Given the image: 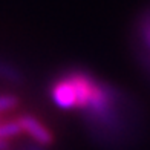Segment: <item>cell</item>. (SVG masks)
Returning <instances> with one entry per match:
<instances>
[{"label": "cell", "instance_id": "1", "mask_svg": "<svg viewBox=\"0 0 150 150\" xmlns=\"http://www.w3.org/2000/svg\"><path fill=\"white\" fill-rule=\"evenodd\" d=\"M52 100L61 109L77 107V92L69 77L58 80L52 87Z\"/></svg>", "mask_w": 150, "mask_h": 150}, {"label": "cell", "instance_id": "2", "mask_svg": "<svg viewBox=\"0 0 150 150\" xmlns=\"http://www.w3.org/2000/svg\"><path fill=\"white\" fill-rule=\"evenodd\" d=\"M20 126H22L23 132H26L31 138L35 141V144L40 146H47L52 142V135L47 129L35 117H32L29 113H23L20 118H17Z\"/></svg>", "mask_w": 150, "mask_h": 150}, {"label": "cell", "instance_id": "3", "mask_svg": "<svg viewBox=\"0 0 150 150\" xmlns=\"http://www.w3.org/2000/svg\"><path fill=\"white\" fill-rule=\"evenodd\" d=\"M0 78L6 80L12 84H22L23 83V75L16 66H12L6 61L0 60Z\"/></svg>", "mask_w": 150, "mask_h": 150}, {"label": "cell", "instance_id": "4", "mask_svg": "<svg viewBox=\"0 0 150 150\" xmlns=\"http://www.w3.org/2000/svg\"><path fill=\"white\" fill-rule=\"evenodd\" d=\"M20 133H23V129L20 126L18 120H12V121H6L0 124V139H11L16 138Z\"/></svg>", "mask_w": 150, "mask_h": 150}, {"label": "cell", "instance_id": "5", "mask_svg": "<svg viewBox=\"0 0 150 150\" xmlns=\"http://www.w3.org/2000/svg\"><path fill=\"white\" fill-rule=\"evenodd\" d=\"M18 104V98L12 93H6V95H0V113L8 112L11 109H14Z\"/></svg>", "mask_w": 150, "mask_h": 150}, {"label": "cell", "instance_id": "6", "mask_svg": "<svg viewBox=\"0 0 150 150\" xmlns=\"http://www.w3.org/2000/svg\"><path fill=\"white\" fill-rule=\"evenodd\" d=\"M144 40L147 42V45L150 46V22H147L146 26H144Z\"/></svg>", "mask_w": 150, "mask_h": 150}, {"label": "cell", "instance_id": "7", "mask_svg": "<svg viewBox=\"0 0 150 150\" xmlns=\"http://www.w3.org/2000/svg\"><path fill=\"white\" fill-rule=\"evenodd\" d=\"M23 150H45L43 146H40V144H31V146H26Z\"/></svg>", "mask_w": 150, "mask_h": 150}, {"label": "cell", "instance_id": "8", "mask_svg": "<svg viewBox=\"0 0 150 150\" xmlns=\"http://www.w3.org/2000/svg\"><path fill=\"white\" fill-rule=\"evenodd\" d=\"M11 146H9V142L6 141V139H0V150H9Z\"/></svg>", "mask_w": 150, "mask_h": 150}]
</instances>
